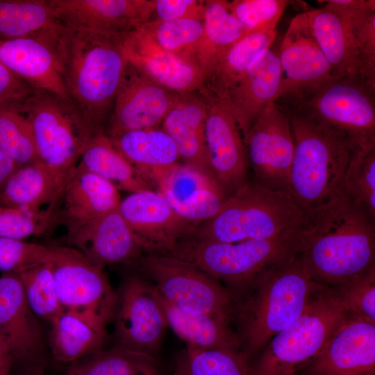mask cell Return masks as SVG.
Wrapping results in <instances>:
<instances>
[{
  "label": "cell",
  "mask_w": 375,
  "mask_h": 375,
  "mask_svg": "<svg viewBox=\"0 0 375 375\" xmlns=\"http://www.w3.org/2000/svg\"><path fill=\"white\" fill-rule=\"evenodd\" d=\"M312 33L333 78L358 74L357 52L349 19L325 4L306 11Z\"/></svg>",
  "instance_id": "cell-28"
},
{
  "label": "cell",
  "mask_w": 375,
  "mask_h": 375,
  "mask_svg": "<svg viewBox=\"0 0 375 375\" xmlns=\"http://www.w3.org/2000/svg\"><path fill=\"white\" fill-rule=\"evenodd\" d=\"M141 28L160 49L195 64L194 57L203 35V20L149 21Z\"/></svg>",
  "instance_id": "cell-40"
},
{
  "label": "cell",
  "mask_w": 375,
  "mask_h": 375,
  "mask_svg": "<svg viewBox=\"0 0 375 375\" xmlns=\"http://www.w3.org/2000/svg\"><path fill=\"white\" fill-rule=\"evenodd\" d=\"M174 375H253V364L240 349L187 346L178 357Z\"/></svg>",
  "instance_id": "cell-37"
},
{
  "label": "cell",
  "mask_w": 375,
  "mask_h": 375,
  "mask_svg": "<svg viewBox=\"0 0 375 375\" xmlns=\"http://www.w3.org/2000/svg\"><path fill=\"white\" fill-rule=\"evenodd\" d=\"M0 337L12 362H35L44 351L40 319L31 310L21 281L14 273L0 276Z\"/></svg>",
  "instance_id": "cell-23"
},
{
  "label": "cell",
  "mask_w": 375,
  "mask_h": 375,
  "mask_svg": "<svg viewBox=\"0 0 375 375\" xmlns=\"http://www.w3.org/2000/svg\"><path fill=\"white\" fill-rule=\"evenodd\" d=\"M203 35L194 57L204 75L212 71L221 58L245 35V30L229 8V1L206 0Z\"/></svg>",
  "instance_id": "cell-33"
},
{
  "label": "cell",
  "mask_w": 375,
  "mask_h": 375,
  "mask_svg": "<svg viewBox=\"0 0 375 375\" xmlns=\"http://www.w3.org/2000/svg\"><path fill=\"white\" fill-rule=\"evenodd\" d=\"M117 294L113 319L119 346L153 355L168 327L154 285L132 276Z\"/></svg>",
  "instance_id": "cell-13"
},
{
  "label": "cell",
  "mask_w": 375,
  "mask_h": 375,
  "mask_svg": "<svg viewBox=\"0 0 375 375\" xmlns=\"http://www.w3.org/2000/svg\"><path fill=\"white\" fill-rule=\"evenodd\" d=\"M62 26L111 35H126L150 21L154 0H49Z\"/></svg>",
  "instance_id": "cell-21"
},
{
  "label": "cell",
  "mask_w": 375,
  "mask_h": 375,
  "mask_svg": "<svg viewBox=\"0 0 375 375\" xmlns=\"http://www.w3.org/2000/svg\"><path fill=\"white\" fill-rule=\"evenodd\" d=\"M299 375H374L375 324L349 313Z\"/></svg>",
  "instance_id": "cell-18"
},
{
  "label": "cell",
  "mask_w": 375,
  "mask_h": 375,
  "mask_svg": "<svg viewBox=\"0 0 375 375\" xmlns=\"http://www.w3.org/2000/svg\"><path fill=\"white\" fill-rule=\"evenodd\" d=\"M331 288L349 313L375 324V266Z\"/></svg>",
  "instance_id": "cell-44"
},
{
  "label": "cell",
  "mask_w": 375,
  "mask_h": 375,
  "mask_svg": "<svg viewBox=\"0 0 375 375\" xmlns=\"http://www.w3.org/2000/svg\"><path fill=\"white\" fill-rule=\"evenodd\" d=\"M243 139L254 183L288 192L294 141L289 119L275 103L258 117Z\"/></svg>",
  "instance_id": "cell-12"
},
{
  "label": "cell",
  "mask_w": 375,
  "mask_h": 375,
  "mask_svg": "<svg viewBox=\"0 0 375 375\" xmlns=\"http://www.w3.org/2000/svg\"><path fill=\"white\" fill-rule=\"evenodd\" d=\"M49 262L57 295L65 311L106 330L113 319L117 294L103 268L69 246H52Z\"/></svg>",
  "instance_id": "cell-11"
},
{
  "label": "cell",
  "mask_w": 375,
  "mask_h": 375,
  "mask_svg": "<svg viewBox=\"0 0 375 375\" xmlns=\"http://www.w3.org/2000/svg\"><path fill=\"white\" fill-rule=\"evenodd\" d=\"M87 171L131 193L153 190L124 155L105 130L97 132L84 145L77 163Z\"/></svg>",
  "instance_id": "cell-32"
},
{
  "label": "cell",
  "mask_w": 375,
  "mask_h": 375,
  "mask_svg": "<svg viewBox=\"0 0 375 375\" xmlns=\"http://www.w3.org/2000/svg\"><path fill=\"white\" fill-rule=\"evenodd\" d=\"M19 167L0 149V191L10 175Z\"/></svg>",
  "instance_id": "cell-50"
},
{
  "label": "cell",
  "mask_w": 375,
  "mask_h": 375,
  "mask_svg": "<svg viewBox=\"0 0 375 375\" xmlns=\"http://www.w3.org/2000/svg\"><path fill=\"white\" fill-rule=\"evenodd\" d=\"M63 185L39 160L10 175L0 191V206L33 212L47 210L45 206L55 208Z\"/></svg>",
  "instance_id": "cell-29"
},
{
  "label": "cell",
  "mask_w": 375,
  "mask_h": 375,
  "mask_svg": "<svg viewBox=\"0 0 375 375\" xmlns=\"http://www.w3.org/2000/svg\"><path fill=\"white\" fill-rule=\"evenodd\" d=\"M324 288L311 278L297 254L263 271L238 300L234 319L240 349L249 358L258 355Z\"/></svg>",
  "instance_id": "cell-3"
},
{
  "label": "cell",
  "mask_w": 375,
  "mask_h": 375,
  "mask_svg": "<svg viewBox=\"0 0 375 375\" xmlns=\"http://www.w3.org/2000/svg\"><path fill=\"white\" fill-rule=\"evenodd\" d=\"M205 1L154 0L150 21L169 22L183 19L203 20Z\"/></svg>",
  "instance_id": "cell-48"
},
{
  "label": "cell",
  "mask_w": 375,
  "mask_h": 375,
  "mask_svg": "<svg viewBox=\"0 0 375 375\" xmlns=\"http://www.w3.org/2000/svg\"><path fill=\"white\" fill-rule=\"evenodd\" d=\"M126 35L60 24L57 51L67 97L97 129L105 130L128 65Z\"/></svg>",
  "instance_id": "cell-2"
},
{
  "label": "cell",
  "mask_w": 375,
  "mask_h": 375,
  "mask_svg": "<svg viewBox=\"0 0 375 375\" xmlns=\"http://www.w3.org/2000/svg\"><path fill=\"white\" fill-rule=\"evenodd\" d=\"M33 90L0 62V103L22 101Z\"/></svg>",
  "instance_id": "cell-49"
},
{
  "label": "cell",
  "mask_w": 375,
  "mask_h": 375,
  "mask_svg": "<svg viewBox=\"0 0 375 375\" xmlns=\"http://www.w3.org/2000/svg\"><path fill=\"white\" fill-rule=\"evenodd\" d=\"M297 1L287 0H233L229 8L245 30V35L276 28L285 9Z\"/></svg>",
  "instance_id": "cell-46"
},
{
  "label": "cell",
  "mask_w": 375,
  "mask_h": 375,
  "mask_svg": "<svg viewBox=\"0 0 375 375\" xmlns=\"http://www.w3.org/2000/svg\"><path fill=\"white\" fill-rule=\"evenodd\" d=\"M117 209L149 253L169 252L197 226L181 217L153 190L131 193L121 200Z\"/></svg>",
  "instance_id": "cell-17"
},
{
  "label": "cell",
  "mask_w": 375,
  "mask_h": 375,
  "mask_svg": "<svg viewBox=\"0 0 375 375\" xmlns=\"http://www.w3.org/2000/svg\"><path fill=\"white\" fill-rule=\"evenodd\" d=\"M56 224L55 208L33 212L0 206V238L24 240L47 233Z\"/></svg>",
  "instance_id": "cell-45"
},
{
  "label": "cell",
  "mask_w": 375,
  "mask_h": 375,
  "mask_svg": "<svg viewBox=\"0 0 375 375\" xmlns=\"http://www.w3.org/2000/svg\"><path fill=\"white\" fill-rule=\"evenodd\" d=\"M340 13L349 19L357 52L358 74L375 86V5Z\"/></svg>",
  "instance_id": "cell-43"
},
{
  "label": "cell",
  "mask_w": 375,
  "mask_h": 375,
  "mask_svg": "<svg viewBox=\"0 0 375 375\" xmlns=\"http://www.w3.org/2000/svg\"><path fill=\"white\" fill-rule=\"evenodd\" d=\"M153 355L122 347L100 349L76 362L68 375H158Z\"/></svg>",
  "instance_id": "cell-36"
},
{
  "label": "cell",
  "mask_w": 375,
  "mask_h": 375,
  "mask_svg": "<svg viewBox=\"0 0 375 375\" xmlns=\"http://www.w3.org/2000/svg\"><path fill=\"white\" fill-rule=\"evenodd\" d=\"M159 296L186 312L234 319L238 299L219 281L168 253H148L138 262Z\"/></svg>",
  "instance_id": "cell-9"
},
{
  "label": "cell",
  "mask_w": 375,
  "mask_h": 375,
  "mask_svg": "<svg viewBox=\"0 0 375 375\" xmlns=\"http://www.w3.org/2000/svg\"><path fill=\"white\" fill-rule=\"evenodd\" d=\"M305 213L289 192L248 181L219 211L183 240L236 242L274 238L298 226Z\"/></svg>",
  "instance_id": "cell-5"
},
{
  "label": "cell",
  "mask_w": 375,
  "mask_h": 375,
  "mask_svg": "<svg viewBox=\"0 0 375 375\" xmlns=\"http://www.w3.org/2000/svg\"><path fill=\"white\" fill-rule=\"evenodd\" d=\"M179 93L156 83L128 61L105 127L109 137L158 128Z\"/></svg>",
  "instance_id": "cell-16"
},
{
  "label": "cell",
  "mask_w": 375,
  "mask_h": 375,
  "mask_svg": "<svg viewBox=\"0 0 375 375\" xmlns=\"http://www.w3.org/2000/svg\"><path fill=\"white\" fill-rule=\"evenodd\" d=\"M10 371L6 367L4 363L0 360V375H10Z\"/></svg>",
  "instance_id": "cell-53"
},
{
  "label": "cell",
  "mask_w": 375,
  "mask_h": 375,
  "mask_svg": "<svg viewBox=\"0 0 375 375\" xmlns=\"http://www.w3.org/2000/svg\"><path fill=\"white\" fill-rule=\"evenodd\" d=\"M276 101L345 133L360 147L375 145V86L358 74L335 78L299 99Z\"/></svg>",
  "instance_id": "cell-10"
},
{
  "label": "cell",
  "mask_w": 375,
  "mask_h": 375,
  "mask_svg": "<svg viewBox=\"0 0 375 375\" xmlns=\"http://www.w3.org/2000/svg\"><path fill=\"white\" fill-rule=\"evenodd\" d=\"M121 200L119 190L114 185L76 165L68 175L55 208L56 222L66 229L68 246L117 208Z\"/></svg>",
  "instance_id": "cell-15"
},
{
  "label": "cell",
  "mask_w": 375,
  "mask_h": 375,
  "mask_svg": "<svg viewBox=\"0 0 375 375\" xmlns=\"http://www.w3.org/2000/svg\"><path fill=\"white\" fill-rule=\"evenodd\" d=\"M206 100L199 92L178 94L161 124L183 164L217 178L206 144Z\"/></svg>",
  "instance_id": "cell-26"
},
{
  "label": "cell",
  "mask_w": 375,
  "mask_h": 375,
  "mask_svg": "<svg viewBox=\"0 0 375 375\" xmlns=\"http://www.w3.org/2000/svg\"><path fill=\"white\" fill-rule=\"evenodd\" d=\"M294 141L288 192L308 212L342 190L350 159L358 147L345 133L325 126L294 106L277 101Z\"/></svg>",
  "instance_id": "cell-4"
},
{
  "label": "cell",
  "mask_w": 375,
  "mask_h": 375,
  "mask_svg": "<svg viewBox=\"0 0 375 375\" xmlns=\"http://www.w3.org/2000/svg\"><path fill=\"white\" fill-rule=\"evenodd\" d=\"M297 375H299V374H297Z\"/></svg>",
  "instance_id": "cell-54"
},
{
  "label": "cell",
  "mask_w": 375,
  "mask_h": 375,
  "mask_svg": "<svg viewBox=\"0 0 375 375\" xmlns=\"http://www.w3.org/2000/svg\"><path fill=\"white\" fill-rule=\"evenodd\" d=\"M51 253L52 246L0 238V271L17 274L49 261Z\"/></svg>",
  "instance_id": "cell-47"
},
{
  "label": "cell",
  "mask_w": 375,
  "mask_h": 375,
  "mask_svg": "<svg viewBox=\"0 0 375 375\" xmlns=\"http://www.w3.org/2000/svg\"><path fill=\"white\" fill-rule=\"evenodd\" d=\"M149 183L181 217L196 226L215 216L231 195L217 178L183 163L156 174Z\"/></svg>",
  "instance_id": "cell-20"
},
{
  "label": "cell",
  "mask_w": 375,
  "mask_h": 375,
  "mask_svg": "<svg viewBox=\"0 0 375 375\" xmlns=\"http://www.w3.org/2000/svg\"><path fill=\"white\" fill-rule=\"evenodd\" d=\"M276 35V28L246 34L221 58L199 92L206 97L225 99L256 59L272 45Z\"/></svg>",
  "instance_id": "cell-30"
},
{
  "label": "cell",
  "mask_w": 375,
  "mask_h": 375,
  "mask_svg": "<svg viewBox=\"0 0 375 375\" xmlns=\"http://www.w3.org/2000/svg\"><path fill=\"white\" fill-rule=\"evenodd\" d=\"M301 222L268 239L236 242L183 240L167 253L215 278L238 299L263 271L297 254Z\"/></svg>",
  "instance_id": "cell-6"
},
{
  "label": "cell",
  "mask_w": 375,
  "mask_h": 375,
  "mask_svg": "<svg viewBox=\"0 0 375 375\" xmlns=\"http://www.w3.org/2000/svg\"><path fill=\"white\" fill-rule=\"evenodd\" d=\"M159 298L168 327L187 346L200 349H240L239 336L231 326V320L212 315L186 312L165 301L160 296Z\"/></svg>",
  "instance_id": "cell-34"
},
{
  "label": "cell",
  "mask_w": 375,
  "mask_h": 375,
  "mask_svg": "<svg viewBox=\"0 0 375 375\" xmlns=\"http://www.w3.org/2000/svg\"><path fill=\"white\" fill-rule=\"evenodd\" d=\"M204 97L206 144L209 162L217 178L232 194L248 182L249 165L242 136L226 101Z\"/></svg>",
  "instance_id": "cell-22"
},
{
  "label": "cell",
  "mask_w": 375,
  "mask_h": 375,
  "mask_svg": "<svg viewBox=\"0 0 375 375\" xmlns=\"http://www.w3.org/2000/svg\"><path fill=\"white\" fill-rule=\"evenodd\" d=\"M50 324L49 344L57 360L74 362L101 349L106 331L83 317L64 311Z\"/></svg>",
  "instance_id": "cell-35"
},
{
  "label": "cell",
  "mask_w": 375,
  "mask_h": 375,
  "mask_svg": "<svg viewBox=\"0 0 375 375\" xmlns=\"http://www.w3.org/2000/svg\"><path fill=\"white\" fill-rule=\"evenodd\" d=\"M60 28L58 22L27 37L0 40V62L33 89L67 97L57 51Z\"/></svg>",
  "instance_id": "cell-19"
},
{
  "label": "cell",
  "mask_w": 375,
  "mask_h": 375,
  "mask_svg": "<svg viewBox=\"0 0 375 375\" xmlns=\"http://www.w3.org/2000/svg\"><path fill=\"white\" fill-rule=\"evenodd\" d=\"M281 83L276 100L299 99L335 78L305 12L290 22L278 48Z\"/></svg>",
  "instance_id": "cell-14"
},
{
  "label": "cell",
  "mask_w": 375,
  "mask_h": 375,
  "mask_svg": "<svg viewBox=\"0 0 375 375\" xmlns=\"http://www.w3.org/2000/svg\"><path fill=\"white\" fill-rule=\"evenodd\" d=\"M0 149L17 165L40 160L31 125L19 101L0 103Z\"/></svg>",
  "instance_id": "cell-39"
},
{
  "label": "cell",
  "mask_w": 375,
  "mask_h": 375,
  "mask_svg": "<svg viewBox=\"0 0 375 375\" xmlns=\"http://www.w3.org/2000/svg\"><path fill=\"white\" fill-rule=\"evenodd\" d=\"M57 22L49 0H0V40L27 37Z\"/></svg>",
  "instance_id": "cell-38"
},
{
  "label": "cell",
  "mask_w": 375,
  "mask_h": 375,
  "mask_svg": "<svg viewBox=\"0 0 375 375\" xmlns=\"http://www.w3.org/2000/svg\"><path fill=\"white\" fill-rule=\"evenodd\" d=\"M110 139L149 183L154 175L175 165L180 159L174 141L159 127L130 131Z\"/></svg>",
  "instance_id": "cell-31"
},
{
  "label": "cell",
  "mask_w": 375,
  "mask_h": 375,
  "mask_svg": "<svg viewBox=\"0 0 375 375\" xmlns=\"http://www.w3.org/2000/svg\"><path fill=\"white\" fill-rule=\"evenodd\" d=\"M34 136L40 160L64 185L96 128L69 98L34 89L19 101Z\"/></svg>",
  "instance_id": "cell-7"
},
{
  "label": "cell",
  "mask_w": 375,
  "mask_h": 375,
  "mask_svg": "<svg viewBox=\"0 0 375 375\" xmlns=\"http://www.w3.org/2000/svg\"><path fill=\"white\" fill-rule=\"evenodd\" d=\"M130 63L156 83L176 93L199 92L204 75L194 63L166 52L140 28L126 35Z\"/></svg>",
  "instance_id": "cell-25"
},
{
  "label": "cell",
  "mask_w": 375,
  "mask_h": 375,
  "mask_svg": "<svg viewBox=\"0 0 375 375\" xmlns=\"http://www.w3.org/2000/svg\"><path fill=\"white\" fill-rule=\"evenodd\" d=\"M0 360L4 363L6 367L10 371L12 366V359L9 351L0 337Z\"/></svg>",
  "instance_id": "cell-51"
},
{
  "label": "cell",
  "mask_w": 375,
  "mask_h": 375,
  "mask_svg": "<svg viewBox=\"0 0 375 375\" xmlns=\"http://www.w3.org/2000/svg\"><path fill=\"white\" fill-rule=\"evenodd\" d=\"M342 190L375 219V145L355 149L345 172Z\"/></svg>",
  "instance_id": "cell-42"
},
{
  "label": "cell",
  "mask_w": 375,
  "mask_h": 375,
  "mask_svg": "<svg viewBox=\"0 0 375 375\" xmlns=\"http://www.w3.org/2000/svg\"><path fill=\"white\" fill-rule=\"evenodd\" d=\"M20 375H43V372L41 367L37 368L35 367L31 370L23 372Z\"/></svg>",
  "instance_id": "cell-52"
},
{
  "label": "cell",
  "mask_w": 375,
  "mask_h": 375,
  "mask_svg": "<svg viewBox=\"0 0 375 375\" xmlns=\"http://www.w3.org/2000/svg\"><path fill=\"white\" fill-rule=\"evenodd\" d=\"M348 314L333 290L323 288L302 315L258 354L253 375H297L322 350Z\"/></svg>",
  "instance_id": "cell-8"
},
{
  "label": "cell",
  "mask_w": 375,
  "mask_h": 375,
  "mask_svg": "<svg viewBox=\"0 0 375 375\" xmlns=\"http://www.w3.org/2000/svg\"><path fill=\"white\" fill-rule=\"evenodd\" d=\"M297 255L323 286L358 276L375 266V219L342 190L305 213Z\"/></svg>",
  "instance_id": "cell-1"
},
{
  "label": "cell",
  "mask_w": 375,
  "mask_h": 375,
  "mask_svg": "<svg viewBox=\"0 0 375 375\" xmlns=\"http://www.w3.org/2000/svg\"><path fill=\"white\" fill-rule=\"evenodd\" d=\"M69 247L101 268L112 264L138 262L146 253L117 208L103 217Z\"/></svg>",
  "instance_id": "cell-27"
},
{
  "label": "cell",
  "mask_w": 375,
  "mask_h": 375,
  "mask_svg": "<svg viewBox=\"0 0 375 375\" xmlns=\"http://www.w3.org/2000/svg\"><path fill=\"white\" fill-rule=\"evenodd\" d=\"M280 83L278 49L272 45L256 59L247 74L224 99L242 138L261 113L275 103Z\"/></svg>",
  "instance_id": "cell-24"
},
{
  "label": "cell",
  "mask_w": 375,
  "mask_h": 375,
  "mask_svg": "<svg viewBox=\"0 0 375 375\" xmlns=\"http://www.w3.org/2000/svg\"><path fill=\"white\" fill-rule=\"evenodd\" d=\"M16 274L21 281L31 310L39 319L51 323L65 311L57 295L49 261Z\"/></svg>",
  "instance_id": "cell-41"
}]
</instances>
